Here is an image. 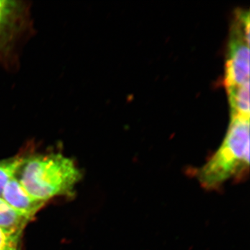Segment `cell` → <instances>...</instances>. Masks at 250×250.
Here are the masks:
<instances>
[{
	"mask_svg": "<svg viewBox=\"0 0 250 250\" xmlns=\"http://www.w3.org/2000/svg\"><path fill=\"white\" fill-rule=\"evenodd\" d=\"M20 181L28 193L40 201L71 194L82 178L75 162L61 154L25 158L18 172Z\"/></svg>",
	"mask_w": 250,
	"mask_h": 250,
	"instance_id": "1",
	"label": "cell"
},
{
	"mask_svg": "<svg viewBox=\"0 0 250 250\" xmlns=\"http://www.w3.org/2000/svg\"><path fill=\"white\" fill-rule=\"evenodd\" d=\"M227 90L231 118L235 117L250 118V83L228 88Z\"/></svg>",
	"mask_w": 250,
	"mask_h": 250,
	"instance_id": "6",
	"label": "cell"
},
{
	"mask_svg": "<svg viewBox=\"0 0 250 250\" xmlns=\"http://www.w3.org/2000/svg\"><path fill=\"white\" fill-rule=\"evenodd\" d=\"M250 12L238 9L230 30L225 63L227 89L250 83Z\"/></svg>",
	"mask_w": 250,
	"mask_h": 250,
	"instance_id": "3",
	"label": "cell"
},
{
	"mask_svg": "<svg viewBox=\"0 0 250 250\" xmlns=\"http://www.w3.org/2000/svg\"><path fill=\"white\" fill-rule=\"evenodd\" d=\"M250 118H231L228 133L214 155L197 174L207 188L220 186L233 176L249 168Z\"/></svg>",
	"mask_w": 250,
	"mask_h": 250,
	"instance_id": "2",
	"label": "cell"
},
{
	"mask_svg": "<svg viewBox=\"0 0 250 250\" xmlns=\"http://www.w3.org/2000/svg\"><path fill=\"white\" fill-rule=\"evenodd\" d=\"M30 220L14 210L0 197V228L21 236Z\"/></svg>",
	"mask_w": 250,
	"mask_h": 250,
	"instance_id": "5",
	"label": "cell"
},
{
	"mask_svg": "<svg viewBox=\"0 0 250 250\" xmlns=\"http://www.w3.org/2000/svg\"><path fill=\"white\" fill-rule=\"evenodd\" d=\"M24 159L22 156H16L0 161V197L5 185L10 179L16 177Z\"/></svg>",
	"mask_w": 250,
	"mask_h": 250,
	"instance_id": "8",
	"label": "cell"
},
{
	"mask_svg": "<svg viewBox=\"0 0 250 250\" xmlns=\"http://www.w3.org/2000/svg\"><path fill=\"white\" fill-rule=\"evenodd\" d=\"M21 236L0 228V250H20Z\"/></svg>",
	"mask_w": 250,
	"mask_h": 250,
	"instance_id": "9",
	"label": "cell"
},
{
	"mask_svg": "<svg viewBox=\"0 0 250 250\" xmlns=\"http://www.w3.org/2000/svg\"><path fill=\"white\" fill-rule=\"evenodd\" d=\"M1 197L14 210L30 220L46 203L31 196L16 177L5 185Z\"/></svg>",
	"mask_w": 250,
	"mask_h": 250,
	"instance_id": "4",
	"label": "cell"
},
{
	"mask_svg": "<svg viewBox=\"0 0 250 250\" xmlns=\"http://www.w3.org/2000/svg\"><path fill=\"white\" fill-rule=\"evenodd\" d=\"M20 6L17 1L0 0V41L12 29L16 22Z\"/></svg>",
	"mask_w": 250,
	"mask_h": 250,
	"instance_id": "7",
	"label": "cell"
}]
</instances>
